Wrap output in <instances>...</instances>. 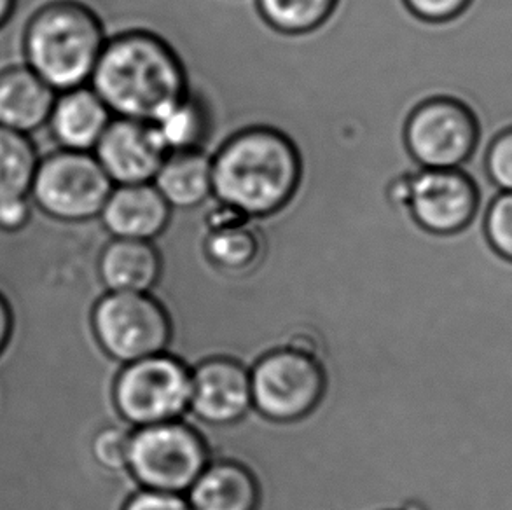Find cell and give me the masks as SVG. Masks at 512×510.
I'll return each instance as SVG.
<instances>
[{
	"mask_svg": "<svg viewBox=\"0 0 512 510\" xmlns=\"http://www.w3.org/2000/svg\"><path fill=\"white\" fill-rule=\"evenodd\" d=\"M90 83L112 114L144 123H154L189 93L179 56L142 30L105 42Z\"/></svg>",
	"mask_w": 512,
	"mask_h": 510,
	"instance_id": "cell-1",
	"label": "cell"
},
{
	"mask_svg": "<svg viewBox=\"0 0 512 510\" xmlns=\"http://www.w3.org/2000/svg\"><path fill=\"white\" fill-rule=\"evenodd\" d=\"M299 180L296 145L268 126L240 131L212 158V193L250 219L282 210L298 191Z\"/></svg>",
	"mask_w": 512,
	"mask_h": 510,
	"instance_id": "cell-2",
	"label": "cell"
},
{
	"mask_svg": "<svg viewBox=\"0 0 512 510\" xmlns=\"http://www.w3.org/2000/svg\"><path fill=\"white\" fill-rule=\"evenodd\" d=\"M102 21L77 0H51L39 7L23 32L28 69L56 93L90 83L104 49Z\"/></svg>",
	"mask_w": 512,
	"mask_h": 510,
	"instance_id": "cell-3",
	"label": "cell"
},
{
	"mask_svg": "<svg viewBox=\"0 0 512 510\" xmlns=\"http://www.w3.org/2000/svg\"><path fill=\"white\" fill-rule=\"evenodd\" d=\"M112 189L95 154L58 149L39 159L28 198L53 221L81 224L97 219Z\"/></svg>",
	"mask_w": 512,
	"mask_h": 510,
	"instance_id": "cell-4",
	"label": "cell"
},
{
	"mask_svg": "<svg viewBox=\"0 0 512 510\" xmlns=\"http://www.w3.org/2000/svg\"><path fill=\"white\" fill-rule=\"evenodd\" d=\"M388 194L432 235L462 233L481 205L478 184L462 168H422L395 179Z\"/></svg>",
	"mask_w": 512,
	"mask_h": 510,
	"instance_id": "cell-5",
	"label": "cell"
},
{
	"mask_svg": "<svg viewBox=\"0 0 512 510\" xmlns=\"http://www.w3.org/2000/svg\"><path fill=\"white\" fill-rule=\"evenodd\" d=\"M207 446L193 428L167 421L132 435L128 467L149 490L179 493L207 469Z\"/></svg>",
	"mask_w": 512,
	"mask_h": 510,
	"instance_id": "cell-6",
	"label": "cell"
},
{
	"mask_svg": "<svg viewBox=\"0 0 512 510\" xmlns=\"http://www.w3.org/2000/svg\"><path fill=\"white\" fill-rule=\"evenodd\" d=\"M91 325L105 353L128 364L160 355L172 332L165 310L144 292H111L102 297Z\"/></svg>",
	"mask_w": 512,
	"mask_h": 510,
	"instance_id": "cell-7",
	"label": "cell"
},
{
	"mask_svg": "<svg viewBox=\"0 0 512 510\" xmlns=\"http://www.w3.org/2000/svg\"><path fill=\"white\" fill-rule=\"evenodd\" d=\"M193 395V374L180 360L154 355L137 360L119 374L114 400L123 418L140 427L173 421Z\"/></svg>",
	"mask_w": 512,
	"mask_h": 510,
	"instance_id": "cell-8",
	"label": "cell"
},
{
	"mask_svg": "<svg viewBox=\"0 0 512 510\" xmlns=\"http://www.w3.org/2000/svg\"><path fill=\"white\" fill-rule=\"evenodd\" d=\"M479 135L474 111L453 97L425 100L404 130L409 154L422 168H462L478 149Z\"/></svg>",
	"mask_w": 512,
	"mask_h": 510,
	"instance_id": "cell-9",
	"label": "cell"
},
{
	"mask_svg": "<svg viewBox=\"0 0 512 510\" xmlns=\"http://www.w3.org/2000/svg\"><path fill=\"white\" fill-rule=\"evenodd\" d=\"M252 380V400L273 420L303 418L324 393V373L317 360L296 350L271 353L257 364Z\"/></svg>",
	"mask_w": 512,
	"mask_h": 510,
	"instance_id": "cell-10",
	"label": "cell"
},
{
	"mask_svg": "<svg viewBox=\"0 0 512 510\" xmlns=\"http://www.w3.org/2000/svg\"><path fill=\"white\" fill-rule=\"evenodd\" d=\"M93 151L118 186L151 182L168 156L151 123L125 118L111 121Z\"/></svg>",
	"mask_w": 512,
	"mask_h": 510,
	"instance_id": "cell-11",
	"label": "cell"
},
{
	"mask_svg": "<svg viewBox=\"0 0 512 510\" xmlns=\"http://www.w3.org/2000/svg\"><path fill=\"white\" fill-rule=\"evenodd\" d=\"M250 404V374L233 360H208L193 374L191 406L203 420L210 423L240 420Z\"/></svg>",
	"mask_w": 512,
	"mask_h": 510,
	"instance_id": "cell-12",
	"label": "cell"
},
{
	"mask_svg": "<svg viewBox=\"0 0 512 510\" xmlns=\"http://www.w3.org/2000/svg\"><path fill=\"white\" fill-rule=\"evenodd\" d=\"M98 217L114 238L153 240L168 226L170 205L151 182L130 184L112 189Z\"/></svg>",
	"mask_w": 512,
	"mask_h": 510,
	"instance_id": "cell-13",
	"label": "cell"
},
{
	"mask_svg": "<svg viewBox=\"0 0 512 510\" xmlns=\"http://www.w3.org/2000/svg\"><path fill=\"white\" fill-rule=\"evenodd\" d=\"M112 112L88 86L60 91L48 119V130L58 149L91 152L97 147Z\"/></svg>",
	"mask_w": 512,
	"mask_h": 510,
	"instance_id": "cell-14",
	"label": "cell"
},
{
	"mask_svg": "<svg viewBox=\"0 0 512 510\" xmlns=\"http://www.w3.org/2000/svg\"><path fill=\"white\" fill-rule=\"evenodd\" d=\"M56 95L27 65L0 70V126L32 135L48 125Z\"/></svg>",
	"mask_w": 512,
	"mask_h": 510,
	"instance_id": "cell-15",
	"label": "cell"
},
{
	"mask_svg": "<svg viewBox=\"0 0 512 510\" xmlns=\"http://www.w3.org/2000/svg\"><path fill=\"white\" fill-rule=\"evenodd\" d=\"M160 271V254L149 240L114 238L98 261L100 278L111 292H146Z\"/></svg>",
	"mask_w": 512,
	"mask_h": 510,
	"instance_id": "cell-16",
	"label": "cell"
},
{
	"mask_svg": "<svg viewBox=\"0 0 512 510\" xmlns=\"http://www.w3.org/2000/svg\"><path fill=\"white\" fill-rule=\"evenodd\" d=\"M257 502L256 479L236 463H219L203 470L189 497L193 510H256Z\"/></svg>",
	"mask_w": 512,
	"mask_h": 510,
	"instance_id": "cell-17",
	"label": "cell"
},
{
	"mask_svg": "<svg viewBox=\"0 0 512 510\" xmlns=\"http://www.w3.org/2000/svg\"><path fill=\"white\" fill-rule=\"evenodd\" d=\"M170 207L194 208L212 194V158L203 151L172 152L154 177Z\"/></svg>",
	"mask_w": 512,
	"mask_h": 510,
	"instance_id": "cell-18",
	"label": "cell"
},
{
	"mask_svg": "<svg viewBox=\"0 0 512 510\" xmlns=\"http://www.w3.org/2000/svg\"><path fill=\"white\" fill-rule=\"evenodd\" d=\"M151 125L168 154L201 151L210 130V118L200 100L187 93Z\"/></svg>",
	"mask_w": 512,
	"mask_h": 510,
	"instance_id": "cell-19",
	"label": "cell"
},
{
	"mask_svg": "<svg viewBox=\"0 0 512 510\" xmlns=\"http://www.w3.org/2000/svg\"><path fill=\"white\" fill-rule=\"evenodd\" d=\"M39 159L30 135L0 126V201L30 194Z\"/></svg>",
	"mask_w": 512,
	"mask_h": 510,
	"instance_id": "cell-20",
	"label": "cell"
},
{
	"mask_svg": "<svg viewBox=\"0 0 512 510\" xmlns=\"http://www.w3.org/2000/svg\"><path fill=\"white\" fill-rule=\"evenodd\" d=\"M266 23L282 34H306L331 16L338 0H256Z\"/></svg>",
	"mask_w": 512,
	"mask_h": 510,
	"instance_id": "cell-21",
	"label": "cell"
},
{
	"mask_svg": "<svg viewBox=\"0 0 512 510\" xmlns=\"http://www.w3.org/2000/svg\"><path fill=\"white\" fill-rule=\"evenodd\" d=\"M261 243L249 222L236 228L217 229L210 231L207 238V254L210 259L224 269L242 271L249 268L259 257Z\"/></svg>",
	"mask_w": 512,
	"mask_h": 510,
	"instance_id": "cell-22",
	"label": "cell"
},
{
	"mask_svg": "<svg viewBox=\"0 0 512 510\" xmlns=\"http://www.w3.org/2000/svg\"><path fill=\"white\" fill-rule=\"evenodd\" d=\"M485 236L493 252L512 264V193H499L485 212Z\"/></svg>",
	"mask_w": 512,
	"mask_h": 510,
	"instance_id": "cell-23",
	"label": "cell"
},
{
	"mask_svg": "<svg viewBox=\"0 0 512 510\" xmlns=\"http://www.w3.org/2000/svg\"><path fill=\"white\" fill-rule=\"evenodd\" d=\"M132 435L121 428L109 427L100 430L91 441V456L105 470H123L128 467Z\"/></svg>",
	"mask_w": 512,
	"mask_h": 510,
	"instance_id": "cell-24",
	"label": "cell"
},
{
	"mask_svg": "<svg viewBox=\"0 0 512 510\" xmlns=\"http://www.w3.org/2000/svg\"><path fill=\"white\" fill-rule=\"evenodd\" d=\"M485 170L500 193H512V126L492 138L486 149Z\"/></svg>",
	"mask_w": 512,
	"mask_h": 510,
	"instance_id": "cell-25",
	"label": "cell"
},
{
	"mask_svg": "<svg viewBox=\"0 0 512 510\" xmlns=\"http://www.w3.org/2000/svg\"><path fill=\"white\" fill-rule=\"evenodd\" d=\"M409 11L427 23H446L464 14L472 0H404Z\"/></svg>",
	"mask_w": 512,
	"mask_h": 510,
	"instance_id": "cell-26",
	"label": "cell"
},
{
	"mask_svg": "<svg viewBox=\"0 0 512 510\" xmlns=\"http://www.w3.org/2000/svg\"><path fill=\"white\" fill-rule=\"evenodd\" d=\"M32 221V201L28 196L0 201V233L18 235Z\"/></svg>",
	"mask_w": 512,
	"mask_h": 510,
	"instance_id": "cell-27",
	"label": "cell"
},
{
	"mask_svg": "<svg viewBox=\"0 0 512 510\" xmlns=\"http://www.w3.org/2000/svg\"><path fill=\"white\" fill-rule=\"evenodd\" d=\"M125 510H193L191 505L177 497L175 493L147 490L133 497Z\"/></svg>",
	"mask_w": 512,
	"mask_h": 510,
	"instance_id": "cell-28",
	"label": "cell"
},
{
	"mask_svg": "<svg viewBox=\"0 0 512 510\" xmlns=\"http://www.w3.org/2000/svg\"><path fill=\"white\" fill-rule=\"evenodd\" d=\"M14 329V315L6 294L0 290V353L6 350Z\"/></svg>",
	"mask_w": 512,
	"mask_h": 510,
	"instance_id": "cell-29",
	"label": "cell"
},
{
	"mask_svg": "<svg viewBox=\"0 0 512 510\" xmlns=\"http://www.w3.org/2000/svg\"><path fill=\"white\" fill-rule=\"evenodd\" d=\"M18 0H0V28L6 27L9 20L13 18Z\"/></svg>",
	"mask_w": 512,
	"mask_h": 510,
	"instance_id": "cell-30",
	"label": "cell"
}]
</instances>
